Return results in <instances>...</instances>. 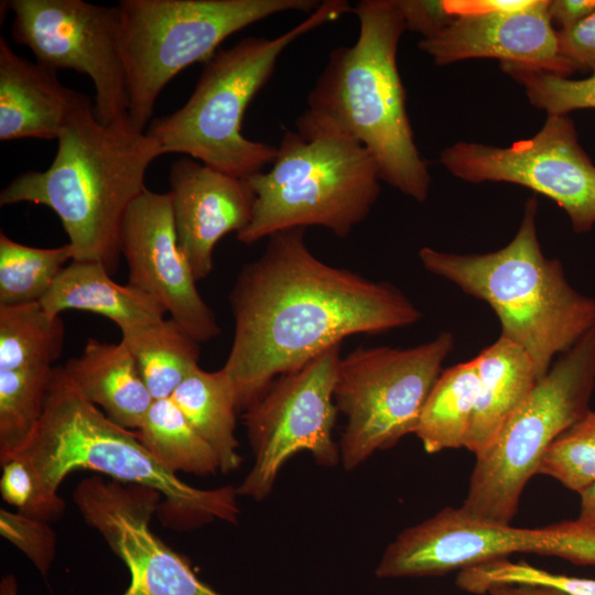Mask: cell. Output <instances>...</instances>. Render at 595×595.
Returning <instances> with one entry per match:
<instances>
[{"mask_svg":"<svg viewBox=\"0 0 595 595\" xmlns=\"http://www.w3.org/2000/svg\"><path fill=\"white\" fill-rule=\"evenodd\" d=\"M44 171H28L0 193V205L32 203L61 219L75 261L104 264L112 274L121 257L125 217L147 188L145 174L162 155L158 142L129 117L100 122L89 98L57 138Z\"/></svg>","mask_w":595,"mask_h":595,"instance_id":"cell-3","label":"cell"},{"mask_svg":"<svg viewBox=\"0 0 595 595\" xmlns=\"http://www.w3.org/2000/svg\"><path fill=\"white\" fill-rule=\"evenodd\" d=\"M500 68L524 88L530 104L547 115L595 109V73L572 79L522 64L500 63Z\"/></svg>","mask_w":595,"mask_h":595,"instance_id":"cell-32","label":"cell"},{"mask_svg":"<svg viewBox=\"0 0 595 595\" xmlns=\"http://www.w3.org/2000/svg\"><path fill=\"white\" fill-rule=\"evenodd\" d=\"M246 180L255 202L249 224L237 234L244 245L309 226L346 237L370 214L381 181L360 142L305 127L286 129L270 169Z\"/></svg>","mask_w":595,"mask_h":595,"instance_id":"cell-7","label":"cell"},{"mask_svg":"<svg viewBox=\"0 0 595 595\" xmlns=\"http://www.w3.org/2000/svg\"><path fill=\"white\" fill-rule=\"evenodd\" d=\"M478 387L474 358L442 370L425 400L414 431L426 453L465 447Z\"/></svg>","mask_w":595,"mask_h":595,"instance_id":"cell-25","label":"cell"},{"mask_svg":"<svg viewBox=\"0 0 595 595\" xmlns=\"http://www.w3.org/2000/svg\"><path fill=\"white\" fill-rule=\"evenodd\" d=\"M1 468L0 493L3 500L15 507L18 512L39 519V488L31 468L18 457L1 465Z\"/></svg>","mask_w":595,"mask_h":595,"instance_id":"cell-34","label":"cell"},{"mask_svg":"<svg viewBox=\"0 0 595 595\" xmlns=\"http://www.w3.org/2000/svg\"><path fill=\"white\" fill-rule=\"evenodd\" d=\"M407 31L430 39L443 31L455 18L448 1L397 0Z\"/></svg>","mask_w":595,"mask_h":595,"instance_id":"cell-35","label":"cell"},{"mask_svg":"<svg viewBox=\"0 0 595 595\" xmlns=\"http://www.w3.org/2000/svg\"><path fill=\"white\" fill-rule=\"evenodd\" d=\"M539 203L526 202L515 237L502 248L472 255L431 247L419 251L422 266L486 302L500 323V336L522 347L542 378L559 357L595 325V296L576 291L562 262L544 256L538 237Z\"/></svg>","mask_w":595,"mask_h":595,"instance_id":"cell-5","label":"cell"},{"mask_svg":"<svg viewBox=\"0 0 595 595\" xmlns=\"http://www.w3.org/2000/svg\"><path fill=\"white\" fill-rule=\"evenodd\" d=\"M15 457L36 479L39 518L46 522L63 516L66 506L58 490L77 469L159 493L156 515L167 529L192 530L218 520L236 523L240 513L237 487L203 489L182 480L151 454L137 432L115 423L85 400L63 367L54 368L42 420Z\"/></svg>","mask_w":595,"mask_h":595,"instance_id":"cell-2","label":"cell"},{"mask_svg":"<svg viewBox=\"0 0 595 595\" xmlns=\"http://www.w3.org/2000/svg\"><path fill=\"white\" fill-rule=\"evenodd\" d=\"M137 434L151 454L175 474L208 476L220 472L213 447L171 398L153 400Z\"/></svg>","mask_w":595,"mask_h":595,"instance_id":"cell-26","label":"cell"},{"mask_svg":"<svg viewBox=\"0 0 595 595\" xmlns=\"http://www.w3.org/2000/svg\"><path fill=\"white\" fill-rule=\"evenodd\" d=\"M11 34L35 62L55 72L87 75L95 87L97 119L110 125L128 117L126 71L117 6L83 0H10Z\"/></svg>","mask_w":595,"mask_h":595,"instance_id":"cell-14","label":"cell"},{"mask_svg":"<svg viewBox=\"0 0 595 595\" xmlns=\"http://www.w3.org/2000/svg\"><path fill=\"white\" fill-rule=\"evenodd\" d=\"M532 0H450L454 15L469 12L517 11L530 6Z\"/></svg>","mask_w":595,"mask_h":595,"instance_id":"cell-38","label":"cell"},{"mask_svg":"<svg viewBox=\"0 0 595 595\" xmlns=\"http://www.w3.org/2000/svg\"><path fill=\"white\" fill-rule=\"evenodd\" d=\"M353 11L346 0H325L275 37L248 36L219 48L207 62L187 101L152 120L145 132L162 155L181 153L239 178L274 161L278 147L242 133L245 112L272 76L283 51L299 37Z\"/></svg>","mask_w":595,"mask_h":595,"instance_id":"cell-6","label":"cell"},{"mask_svg":"<svg viewBox=\"0 0 595 595\" xmlns=\"http://www.w3.org/2000/svg\"><path fill=\"white\" fill-rule=\"evenodd\" d=\"M161 500L151 488L100 475L83 479L73 491L84 521L128 570V587L119 595H226L203 582L188 561L153 532L151 521Z\"/></svg>","mask_w":595,"mask_h":595,"instance_id":"cell-15","label":"cell"},{"mask_svg":"<svg viewBox=\"0 0 595 595\" xmlns=\"http://www.w3.org/2000/svg\"><path fill=\"white\" fill-rule=\"evenodd\" d=\"M559 51L573 68L595 73V12L565 30H556Z\"/></svg>","mask_w":595,"mask_h":595,"instance_id":"cell-36","label":"cell"},{"mask_svg":"<svg viewBox=\"0 0 595 595\" xmlns=\"http://www.w3.org/2000/svg\"><path fill=\"white\" fill-rule=\"evenodd\" d=\"M17 577L13 574L4 575L0 581V595H19Z\"/></svg>","mask_w":595,"mask_h":595,"instance_id":"cell-41","label":"cell"},{"mask_svg":"<svg viewBox=\"0 0 595 595\" xmlns=\"http://www.w3.org/2000/svg\"><path fill=\"white\" fill-rule=\"evenodd\" d=\"M141 378L154 400L171 398L196 368L199 343L171 317L121 332Z\"/></svg>","mask_w":595,"mask_h":595,"instance_id":"cell-24","label":"cell"},{"mask_svg":"<svg viewBox=\"0 0 595 595\" xmlns=\"http://www.w3.org/2000/svg\"><path fill=\"white\" fill-rule=\"evenodd\" d=\"M487 595H566L558 589L544 586L499 584L493 585Z\"/></svg>","mask_w":595,"mask_h":595,"instance_id":"cell-39","label":"cell"},{"mask_svg":"<svg viewBox=\"0 0 595 595\" xmlns=\"http://www.w3.org/2000/svg\"><path fill=\"white\" fill-rule=\"evenodd\" d=\"M549 0H532L517 11L456 15L439 34L421 39L419 48L437 66L470 58H496L569 77L575 69L560 54Z\"/></svg>","mask_w":595,"mask_h":595,"instance_id":"cell-17","label":"cell"},{"mask_svg":"<svg viewBox=\"0 0 595 595\" xmlns=\"http://www.w3.org/2000/svg\"><path fill=\"white\" fill-rule=\"evenodd\" d=\"M54 368L0 370V465L19 454L36 431Z\"/></svg>","mask_w":595,"mask_h":595,"instance_id":"cell-28","label":"cell"},{"mask_svg":"<svg viewBox=\"0 0 595 595\" xmlns=\"http://www.w3.org/2000/svg\"><path fill=\"white\" fill-rule=\"evenodd\" d=\"M64 342L61 315L40 302L0 305V370L53 367Z\"/></svg>","mask_w":595,"mask_h":595,"instance_id":"cell-27","label":"cell"},{"mask_svg":"<svg viewBox=\"0 0 595 595\" xmlns=\"http://www.w3.org/2000/svg\"><path fill=\"white\" fill-rule=\"evenodd\" d=\"M110 274L99 262L72 260L40 303L55 316L67 310L101 315L121 332L164 318L166 311L156 300Z\"/></svg>","mask_w":595,"mask_h":595,"instance_id":"cell-22","label":"cell"},{"mask_svg":"<svg viewBox=\"0 0 595 595\" xmlns=\"http://www.w3.org/2000/svg\"><path fill=\"white\" fill-rule=\"evenodd\" d=\"M73 260L68 244L55 248L25 246L0 232V305L41 302Z\"/></svg>","mask_w":595,"mask_h":595,"instance_id":"cell-29","label":"cell"},{"mask_svg":"<svg viewBox=\"0 0 595 595\" xmlns=\"http://www.w3.org/2000/svg\"><path fill=\"white\" fill-rule=\"evenodd\" d=\"M234 337L221 367L238 412L280 375L355 334L415 324L422 313L397 286L331 266L314 256L305 228L273 234L240 270L229 294Z\"/></svg>","mask_w":595,"mask_h":595,"instance_id":"cell-1","label":"cell"},{"mask_svg":"<svg viewBox=\"0 0 595 595\" xmlns=\"http://www.w3.org/2000/svg\"><path fill=\"white\" fill-rule=\"evenodd\" d=\"M171 399L192 426L213 447L221 473L237 469L241 463L236 437V398L230 380L220 368L206 371L194 368Z\"/></svg>","mask_w":595,"mask_h":595,"instance_id":"cell-23","label":"cell"},{"mask_svg":"<svg viewBox=\"0 0 595 595\" xmlns=\"http://www.w3.org/2000/svg\"><path fill=\"white\" fill-rule=\"evenodd\" d=\"M88 97L0 39V140L58 138Z\"/></svg>","mask_w":595,"mask_h":595,"instance_id":"cell-19","label":"cell"},{"mask_svg":"<svg viewBox=\"0 0 595 595\" xmlns=\"http://www.w3.org/2000/svg\"><path fill=\"white\" fill-rule=\"evenodd\" d=\"M340 348L342 344L335 345L299 369L278 376L244 411L253 464L237 487L239 496L266 499L285 462L300 452H309L321 466L338 464L333 430Z\"/></svg>","mask_w":595,"mask_h":595,"instance_id":"cell-12","label":"cell"},{"mask_svg":"<svg viewBox=\"0 0 595 595\" xmlns=\"http://www.w3.org/2000/svg\"><path fill=\"white\" fill-rule=\"evenodd\" d=\"M316 0H121L120 44L128 117L145 131L159 95L178 73L207 62L230 35L286 11L311 13Z\"/></svg>","mask_w":595,"mask_h":595,"instance_id":"cell-8","label":"cell"},{"mask_svg":"<svg viewBox=\"0 0 595 595\" xmlns=\"http://www.w3.org/2000/svg\"><path fill=\"white\" fill-rule=\"evenodd\" d=\"M169 184L178 246L196 281L204 280L213 270L218 241L249 224L253 192L246 178L185 155L171 165Z\"/></svg>","mask_w":595,"mask_h":595,"instance_id":"cell-18","label":"cell"},{"mask_svg":"<svg viewBox=\"0 0 595 595\" xmlns=\"http://www.w3.org/2000/svg\"><path fill=\"white\" fill-rule=\"evenodd\" d=\"M515 553L595 565V531L576 519L518 528L446 507L403 529L385 549L375 573L379 578L436 576Z\"/></svg>","mask_w":595,"mask_h":595,"instance_id":"cell-11","label":"cell"},{"mask_svg":"<svg viewBox=\"0 0 595 595\" xmlns=\"http://www.w3.org/2000/svg\"><path fill=\"white\" fill-rule=\"evenodd\" d=\"M548 10L553 26L565 30L595 12V0H549Z\"/></svg>","mask_w":595,"mask_h":595,"instance_id":"cell-37","label":"cell"},{"mask_svg":"<svg viewBox=\"0 0 595 595\" xmlns=\"http://www.w3.org/2000/svg\"><path fill=\"white\" fill-rule=\"evenodd\" d=\"M63 369L79 394L111 421L138 430L153 398L128 346L89 338L83 351Z\"/></svg>","mask_w":595,"mask_h":595,"instance_id":"cell-20","label":"cell"},{"mask_svg":"<svg viewBox=\"0 0 595 595\" xmlns=\"http://www.w3.org/2000/svg\"><path fill=\"white\" fill-rule=\"evenodd\" d=\"M538 474L552 477L577 494L595 482V411L589 409L554 440Z\"/></svg>","mask_w":595,"mask_h":595,"instance_id":"cell-31","label":"cell"},{"mask_svg":"<svg viewBox=\"0 0 595 595\" xmlns=\"http://www.w3.org/2000/svg\"><path fill=\"white\" fill-rule=\"evenodd\" d=\"M474 359L479 387L465 447L477 457L541 378L528 353L501 336Z\"/></svg>","mask_w":595,"mask_h":595,"instance_id":"cell-21","label":"cell"},{"mask_svg":"<svg viewBox=\"0 0 595 595\" xmlns=\"http://www.w3.org/2000/svg\"><path fill=\"white\" fill-rule=\"evenodd\" d=\"M453 347V334L442 332L414 347H358L342 357L334 400L346 419L338 444L339 462L346 470L414 433Z\"/></svg>","mask_w":595,"mask_h":595,"instance_id":"cell-10","label":"cell"},{"mask_svg":"<svg viewBox=\"0 0 595 595\" xmlns=\"http://www.w3.org/2000/svg\"><path fill=\"white\" fill-rule=\"evenodd\" d=\"M580 495V511L576 520L595 531V482L584 488Z\"/></svg>","mask_w":595,"mask_h":595,"instance_id":"cell-40","label":"cell"},{"mask_svg":"<svg viewBox=\"0 0 595 595\" xmlns=\"http://www.w3.org/2000/svg\"><path fill=\"white\" fill-rule=\"evenodd\" d=\"M353 12L356 42L331 51L295 127L355 139L372 155L381 181L422 203L431 175L414 142L397 64L403 17L397 0H361Z\"/></svg>","mask_w":595,"mask_h":595,"instance_id":"cell-4","label":"cell"},{"mask_svg":"<svg viewBox=\"0 0 595 595\" xmlns=\"http://www.w3.org/2000/svg\"><path fill=\"white\" fill-rule=\"evenodd\" d=\"M440 163L465 182L512 183L550 198L576 234L595 226V165L569 115H548L534 136L508 147L456 142L441 152Z\"/></svg>","mask_w":595,"mask_h":595,"instance_id":"cell-13","label":"cell"},{"mask_svg":"<svg viewBox=\"0 0 595 595\" xmlns=\"http://www.w3.org/2000/svg\"><path fill=\"white\" fill-rule=\"evenodd\" d=\"M120 251L127 283L156 300L195 340L207 343L220 334L178 246L169 193L145 188L136 198L123 220Z\"/></svg>","mask_w":595,"mask_h":595,"instance_id":"cell-16","label":"cell"},{"mask_svg":"<svg viewBox=\"0 0 595 595\" xmlns=\"http://www.w3.org/2000/svg\"><path fill=\"white\" fill-rule=\"evenodd\" d=\"M0 532L28 556L43 577L48 575L56 555V536L48 522L1 509Z\"/></svg>","mask_w":595,"mask_h":595,"instance_id":"cell-33","label":"cell"},{"mask_svg":"<svg viewBox=\"0 0 595 595\" xmlns=\"http://www.w3.org/2000/svg\"><path fill=\"white\" fill-rule=\"evenodd\" d=\"M499 584L533 585L558 589L566 595H595V578L551 573L524 561H486L459 571L456 585L472 594H486Z\"/></svg>","mask_w":595,"mask_h":595,"instance_id":"cell-30","label":"cell"},{"mask_svg":"<svg viewBox=\"0 0 595 595\" xmlns=\"http://www.w3.org/2000/svg\"><path fill=\"white\" fill-rule=\"evenodd\" d=\"M594 388L595 325L555 359L487 451L476 457L462 509L510 523L550 445L589 410Z\"/></svg>","mask_w":595,"mask_h":595,"instance_id":"cell-9","label":"cell"}]
</instances>
